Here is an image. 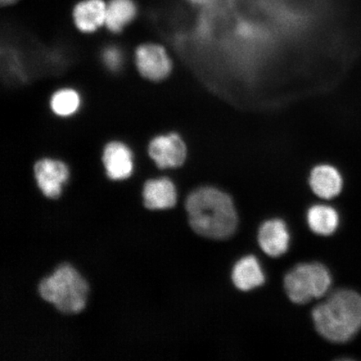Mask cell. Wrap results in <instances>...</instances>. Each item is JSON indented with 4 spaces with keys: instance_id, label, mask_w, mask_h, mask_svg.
<instances>
[{
    "instance_id": "6da1fadb",
    "label": "cell",
    "mask_w": 361,
    "mask_h": 361,
    "mask_svg": "<svg viewBox=\"0 0 361 361\" xmlns=\"http://www.w3.org/2000/svg\"><path fill=\"white\" fill-rule=\"evenodd\" d=\"M189 224L197 234L211 239L231 237L238 227V215L232 198L219 189H197L187 198Z\"/></svg>"
},
{
    "instance_id": "7a4b0ae2",
    "label": "cell",
    "mask_w": 361,
    "mask_h": 361,
    "mask_svg": "<svg viewBox=\"0 0 361 361\" xmlns=\"http://www.w3.org/2000/svg\"><path fill=\"white\" fill-rule=\"evenodd\" d=\"M316 331L326 340L345 343L361 329V295L352 290L333 293L312 312Z\"/></svg>"
},
{
    "instance_id": "3957f363",
    "label": "cell",
    "mask_w": 361,
    "mask_h": 361,
    "mask_svg": "<svg viewBox=\"0 0 361 361\" xmlns=\"http://www.w3.org/2000/svg\"><path fill=\"white\" fill-rule=\"evenodd\" d=\"M88 291L87 281L68 264L59 266L55 272L42 279L39 286L42 299L64 314H78L82 311Z\"/></svg>"
},
{
    "instance_id": "277c9868",
    "label": "cell",
    "mask_w": 361,
    "mask_h": 361,
    "mask_svg": "<svg viewBox=\"0 0 361 361\" xmlns=\"http://www.w3.org/2000/svg\"><path fill=\"white\" fill-rule=\"evenodd\" d=\"M331 275L322 264H300L284 278V288L295 304L305 305L323 297L331 288Z\"/></svg>"
},
{
    "instance_id": "5b68a950",
    "label": "cell",
    "mask_w": 361,
    "mask_h": 361,
    "mask_svg": "<svg viewBox=\"0 0 361 361\" xmlns=\"http://www.w3.org/2000/svg\"><path fill=\"white\" fill-rule=\"evenodd\" d=\"M133 61L140 78L152 84L168 80L173 70V59L168 49L158 42L138 44L134 48Z\"/></svg>"
},
{
    "instance_id": "8992f818",
    "label": "cell",
    "mask_w": 361,
    "mask_h": 361,
    "mask_svg": "<svg viewBox=\"0 0 361 361\" xmlns=\"http://www.w3.org/2000/svg\"><path fill=\"white\" fill-rule=\"evenodd\" d=\"M147 154L157 169H175L186 161L188 147L177 133H158L148 140Z\"/></svg>"
},
{
    "instance_id": "52a82bcc",
    "label": "cell",
    "mask_w": 361,
    "mask_h": 361,
    "mask_svg": "<svg viewBox=\"0 0 361 361\" xmlns=\"http://www.w3.org/2000/svg\"><path fill=\"white\" fill-rule=\"evenodd\" d=\"M101 154L102 164L108 178L124 180L132 177L135 166V153L125 140H108L102 146Z\"/></svg>"
},
{
    "instance_id": "ba28073f",
    "label": "cell",
    "mask_w": 361,
    "mask_h": 361,
    "mask_svg": "<svg viewBox=\"0 0 361 361\" xmlns=\"http://www.w3.org/2000/svg\"><path fill=\"white\" fill-rule=\"evenodd\" d=\"M36 184L44 196L57 200L60 197L63 187L69 180V165L61 158L45 156L36 160L33 166Z\"/></svg>"
},
{
    "instance_id": "9c48e42d",
    "label": "cell",
    "mask_w": 361,
    "mask_h": 361,
    "mask_svg": "<svg viewBox=\"0 0 361 361\" xmlns=\"http://www.w3.org/2000/svg\"><path fill=\"white\" fill-rule=\"evenodd\" d=\"M107 3L104 0H81L72 11V20L80 33L93 35L105 27Z\"/></svg>"
},
{
    "instance_id": "30bf717a",
    "label": "cell",
    "mask_w": 361,
    "mask_h": 361,
    "mask_svg": "<svg viewBox=\"0 0 361 361\" xmlns=\"http://www.w3.org/2000/svg\"><path fill=\"white\" fill-rule=\"evenodd\" d=\"M84 106L80 90L71 85H65L49 94L48 107L51 114L61 120H71L78 116Z\"/></svg>"
},
{
    "instance_id": "8fae6325",
    "label": "cell",
    "mask_w": 361,
    "mask_h": 361,
    "mask_svg": "<svg viewBox=\"0 0 361 361\" xmlns=\"http://www.w3.org/2000/svg\"><path fill=\"white\" fill-rule=\"evenodd\" d=\"M259 246L266 255L278 258L288 250L290 233L281 219H271L262 224L258 235Z\"/></svg>"
},
{
    "instance_id": "7c38bea8",
    "label": "cell",
    "mask_w": 361,
    "mask_h": 361,
    "mask_svg": "<svg viewBox=\"0 0 361 361\" xmlns=\"http://www.w3.org/2000/svg\"><path fill=\"white\" fill-rule=\"evenodd\" d=\"M177 196L175 185L169 178L148 179L143 185V203L148 209H171L177 202Z\"/></svg>"
},
{
    "instance_id": "4fadbf2b",
    "label": "cell",
    "mask_w": 361,
    "mask_h": 361,
    "mask_svg": "<svg viewBox=\"0 0 361 361\" xmlns=\"http://www.w3.org/2000/svg\"><path fill=\"white\" fill-rule=\"evenodd\" d=\"M310 184L316 195L324 200H331L341 193L343 180L335 168L322 165L311 171Z\"/></svg>"
},
{
    "instance_id": "5bb4252c",
    "label": "cell",
    "mask_w": 361,
    "mask_h": 361,
    "mask_svg": "<svg viewBox=\"0 0 361 361\" xmlns=\"http://www.w3.org/2000/svg\"><path fill=\"white\" fill-rule=\"evenodd\" d=\"M234 286L242 291H250L263 286L265 276L259 262L255 256H246L238 260L233 269Z\"/></svg>"
},
{
    "instance_id": "9a60e30c",
    "label": "cell",
    "mask_w": 361,
    "mask_h": 361,
    "mask_svg": "<svg viewBox=\"0 0 361 361\" xmlns=\"http://www.w3.org/2000/svg\"><path fill=\"white\" fill-rule=\"evenodd\" d=\"M137 13L133 0H110L107 3L105 28L111 34H121L135 20Z\"/></svg>"
},
{
    "instance_id": "2e32d148",
    "label": "cell",
    "mask_w": 361,
    "mask_h": 361,
    "mask_svg": "<svg viewBox=\"0 0 361 361\" xmlns=\"http://www.w3.org/2000/svg\"><path fill=\"white\" fill-rule=\"evenodd\" d=\"M310 228L318 235L329 236L336 231L340 218L335 209L326 205L310 207L307 214Z\"/></svg>"
},
{
    "instance_id": "e0dca14e",
    "label": "cell",
    "mask_w": 361,
    "mask_h": 361,
    "mask_svg": "<svg viewBox=\"0 0 361 361\" xmlns=\"http://www.w3.org/2000/svg\"><path fill=\"white\" fill-rule=\"evenodd\" d=\"M101 65L109 74H120L124 70L126 56L123 47L116 44H108L101 49Z\"/></svg>"
},
{
    "instance_id": "ac0fdd59",
    "label": "cell",
    "mask_w": 361,
    "mask_h": 361,
    "mask_svg": "<svg viewBox=\"0 0 361 361\" xmlns=\"http://www.w3.org/2000/svg\"><path fill=\"white\" fill-rule=\"evenodd\" d=\"M3 6H11V4H15L18 0H0Z\"/></svg>"
},
{
    "instance_id": "d6986e66",
    "label": "cell",
    "mask_w": 361,
    "mask_h": 361,
    "mask_svg": "<svg viewBox=\"0 0 361 361\" xmlns=\"http://www.w3.org/2000/svg\"><path fill=\"white\" fill-rule=\"evenodd\" d=\"M193 4H203L207 1V0H190Z\"/></svg>"
}]
</instances>
